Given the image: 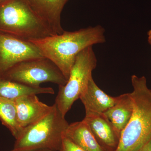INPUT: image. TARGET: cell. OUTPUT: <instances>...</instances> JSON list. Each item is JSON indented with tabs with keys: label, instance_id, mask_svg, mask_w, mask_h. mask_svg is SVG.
<instances>
[{
	"label": "cell",
	"instance_id": "cell-1",
	"mask_svg": "<svg viewBox=\"0 0 151 151\" xmlns=\"http://www.w3.org/2000/svg\"><path fill=\"white\" fill-rule=\"evenodd\" d=\"M105 29L100 25L30 40L44 57L54 63L68 79L76 56L84 49L106 42Z\"/></svg>",
	"mask_w": 151,
	"mask_h": 151
},
{
	"label": "cell",
	"instance_id": "cell-2",
	"mask_svg": "<svg viewBox=\"0 0 151 151\" xmlns=\"http://www.w3.org/2000/svg\"><path fill=\"white\" fill-rule=\"evenodd\" d=\"M131 81L133 113L115 151H136L151 138V89L145 76L132 75Z\"/></svg>",
	"mask_w": 151,
	"mask_h": 151
},
{
	"label": "cell",
	"instance_id": "cell-3",
	"mask_svg": "<svg viewBox=\"0 0 151 151\" xmlns=\"http://www.w3.org/2000/svg\"><path fill=\"white\" fill-rule=\"evenodd\" d=\"M55 103L48 113L23 129L14 150L59 151L69 124Z\"/></svg>",
	"mask_w": 151,
	"mask_h": 151
},
{
	"label": "cell",
	"instance_id": "cell-4",
	"mask_svg": "<svg viewBox=\"0 0 151 151\" xmlns=\"http://www.w3.org/2000/svg\"><path fill=\"white\" fill-rule=\"evenodd\" d=\"M0 32L29 41L55 35L26 0H6L0 4Z\"/></svg>",
	"mask_w": 151,
	"mask_h": 151
},
{
	"label": "cell",
	"instance_id": "cell-5",
	"mask_svg": "<svg viewBox=\"0 0 151 151\" xmlns=\"http://www.w3.org/2000/svg\"><path fill=\"white\" fill-rule=\"evenodd\" d=\"M97 62L92 46L84 49L76 56L67 82L64 86H59L55 100V103L63 116L79 99L92 77V72L97 66Z\"/></svg>",
	"mask_w": 151,
	"mask_h": 151
},
{
	"label": "cell",
	"instance_id": "cell-6",
	"mask_svg": "<svg viewBox=\"0 0 151 151\" xmlns=\"http://www.w3.org/2000/svg\"><path fill=\"white\" fill-rule=\"evenodd\" d=\"M1 78L32 86H40L45 82L63 86L67 81L54 63L45 57L19 63Z\"/></svg>",
	"mask_w": 151,
	"mask_h": 151
},
{
	"label": "cell",
	"instance_id": "cell-7",
	"mask_svg": "<svg viewBox=\"0 0 151 151\" xmlns=\"http://www.w3.org/2000/svg\"><path fill=\"white\" fill-rule=\"evenodd\" d=\"M44 57L30 41L0 32V78L19 63Z\"/></svg>",
	"mask_w": 151,
	"mask_h": 151
},
{
	"label": "cell",
	"instance_id": "cell-8",
	"mask_svg": "<svg viewBox=\"0 0 151 151\" xmlns=\"http://www.w3.org/2000/svg\"><path fill=\"white\" fill-rule=\"evenodd\" d=\"M14 100L18 121L22 130L42 118L52 108V105L49 106L40 101L35 94L22 96Z\"/></svg>",
	"mask_w": 151,
	"mask_h": 151
},
{
	"label": "cell",
	"instance_id": "cell-9",
	"mask_svg": "<svg viewBox=\"0 0 151 151\" xmlns=\"http://www.w3.org/2000/svg\"><path fill=\"white\" fill-rule=\"evenodd\" d=\"M34 12L55 34L64 31L61 24V14L68 0H26Z\"/></svg>",
	"mask_w": 151,
	"mask_h": 151
},
{
	"label": "cell",
	"instance_id": "cell-10",
	"mask_svg": "<svg viewBox=\"0 0 151 151\" xmlns=\"http://www.w3.org/2000/svg\"><path fill=\"white\" fill-rule=\"evenodd\" d=\"M79 99L85 108V116H89L103 114L115 105L118 97H112L103 92L92 77Z\"/></svg>",
	"mask_w": 151,
	"mask_h": 151
},
{
	"label": "cell",
	"instance_id": "cell-11",
	"mask_svg": "<svg viewBox=\"0 0 151 151\" xmlns=\"http://www.w3.org/2000/svg\"><path fill=\"white\" fill-rule=\"evenodd\" d=\"M83 120L88 124L100 145L101 143L106 147L116 150L121 134L104 114L85 116Z\"/></svg>",
	"mask_w": 151,
	"mask_h": 151
},
{
	"label": "cell",
	"instance_id": "cell-12",
	"mask_svg": "<svg viewBox=\"0 0 151 151\" xmlns=\"http://www.w3.org/2000/svg\"><path fill=\"white\" fill-rule=\"evenodd\" d=\"M64 137L85 151H105L95 138L88 124L82 120L69 124Z\"/></svg>",
	"mask_w": 151,
	"mask_h": 151
},
{
	"label": "cell",
	"instance_id": "cell-13",
	"mask_svg": "<svg viewBox=\"0 0 151 151\" xmlns=\"http://www.w3.org/2000/svg\"><path fill=\"white\" fill-rule=\"evenodd\" d=\"M133 111V103L130 93L118 96L115 105L103 113L121 134L129 122Z\"/></svg>",
	"mask_w": 151,
	"mask_h": 151
},
{
	"label": "cell",
	"instance_id": "cell-14",
	"mask_svg": "<svg viewBox=\"0 0 151 151\" xmlns=\"http://www.w3.org/2000/svg\"><path fill=\"white\" fill-rule=\"evenodd\" d=\"M51 87L32 86L0 78V97L14 100L31 94H54Z\"/></svg>",
	"mask_w": 151,
	"mask_h": 151
},
{
	"label": "cell",
	"instance_id": "cell-15",
	"mask_svg": "<svg viewBox=\"0 0 151 151\" xmlns=\"http://www.w3.org/2000/svg\"><path fill=\"white\" fill-rule=\"evenodd\" d=\"M0 120L16 139L22 129L18 121L16 106L14 100L0 97Z\"/></svg>",
	"mask_w": 151,
	"mask_h": 151
},
{
	"label": "cell",
	"instance_id": "cell-16",
	"mask_svg": "<svg viewBox=\"0 0 151 151\" xmlns=\"http://www.w3.org/2000/svg\"><path fill=\"white\" fill-rule=\"evenodd\" d=\"M59 151H85L78 147L69 139L64 137Z\"/></svg>",
	"mask_w": 151,
	"mask_h": 151
},
{
	"label": "cell",
	"instance_id": "cell-17",
	"mask_svg": "<svg viewBox=\"0 0 151 151\" xmlns=\"http://www.w3.org/2000/svg\"><path fill=\"white\" fill-rule=\"evenodd\" d=\"M136 151H151V138Z\"/></svg>",
	"mask_w": 151,
	"mask_h": 151
},
{
	"label": "cell",
	"instance_id": "cell-18",
	"mask_svg": "<svg viewBox=\"0 0 151 151\" xmlns=\"http://www.w3.org/2000/svg\"><path fill=\"white\" fill-rule=\"evenodd\" d=\"M147 35L148 41L149 43L150 44L151 46V29L147 33Z\"/></svg>",
	"mask_w": 151,
	"mask_h": 151
},
{
	"label": "cell",
	"instance_id": "cell-19",
	"mask_svg": "<svg viewBox=\"0 0 151 151\" xmlns=\"http://www.w3.org/2000/svg\"><path fill=\"white\" fill-rule=\"evenodd\" d=\"M11 151H50L46 150H13Z\"/></svg>",
	"mask_w": 151,
	"mask_h": 151
},
{
	"label": "cell",
	"instance_id": "cell-20",
	"mask_svg": "<svg viewBox=\"0 0 151 151\" xmlns=\"http://www.w3.org/2000/svg\"><path fill=\"white\" fill-rule=\"evenodd\" d=\"M6 0H0V4L3 2L5 1Z\"/></svg>",
	"mask_w": 151,
	"mask_h": 151
}]
</instances>
